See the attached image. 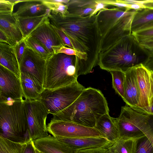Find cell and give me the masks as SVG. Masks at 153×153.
Returning a JSON list of instances; mask_svg holds the SVG:
<instances>
[{
    "label": "cell",
    "instance_id": "obj_36",
    "mask_svg": "<svg viewBox=\"0 0 153 153\" xmlns=\"http://www.w3.org/2000/svg\"><path fill=\"white\" fill-rule=\"evenodd\" d=\"M107 148H96L78 150L76 153H107Z\"/></svg>",
    "mask_w": 153,
    "mask_h": 153
},
{
    "label": "cell",
    "instance_id": "obj_18",
    "mask_svg": "<svg viewBox=\"0 0 153 153\" xmlns=\"http://www.w3.org/2000/svg\"><path fill=\"white\" fill-rule=\"evenodd\" d=\"M20 79L25 100H39L45 89L44 86L27 73L20 72Z\"/></svg>",
    "mask_w": 153,
    "mask_h": 153
},
{
    "label": "cell",
    "instance_id": "obj_14",
    "mask_svg": "<svg viewBox=\"0 0 153 153\" xmlns=\"http://www.w3.org/2000/svg\"><path fill=\"white\" fill-rule=\"evenodd\" d=\"M131 110L127 105L122 107L119 117L116 118L119 138L135 139L145 135L134 123Z\"/></svg>",
    "mask_w": 153,
    "mask_h": 153
},
{
    "label": "cell",
    "instance_id": "obj_1",
    "mask_svg": "<svg viewBox=\"0 0 153 153\" xmlns=\"http://www.w3.org/2000/svg\"><path fill=\"white\" fill-rule=\"evenodd\" d=\"M48 17L52 24L59 27L65 34L74 49L87 55L86 74L91 72L97 64L101 39L97 15L90 17L68 14L62 17L51 14Z\"/></svg>",
    "mask_w": 153,
    "mask_h": 153
},
{
    "label": "cell",
    "instance_id": "obj_21",
    "mask_svg": "<svg viewBox=\"0 0 153 153\" xmlns=\"http://www.w3.org/2000/svg\"><path fill=\"white\" fill-rule=\"evenodd\" d=\"M49 13H51V11L42 0H26L13 14L16 17H24L39 16Z\"/></svg>",
    "mask_w": 153,
    "mask_h": 153
},
{
    "label": "cell",
    "instance_id": "obj_23",
    "mask_svg": "<svg viewBox=\"0 0 153 153\" xmlns=\"http://www.w3.org/2000/svg\"><path fill=\"white\" fill-rule=\"evenodd\" d=\"M67 5L68 14L85 17L93 13L97 2L96 0H70Z\"/></svg>",
    "mask_w": 153,
    "mask_h": 153
},
{
    "label": "cell",
    "instance_id": "obj_45",
    "mask_svg": "<svg viewBox=\"0 0 153 153\" xmlns=\"http://www.w3.org/2000/svg\"><path fill=\"white\" fill-rule=\"evenodd\" d=\"M36 153H41L35 147Z\"/></svg>",
    "mask_w": 153,
    "mask_h": 153
},
{
    "label": "cell",
    "instance_id": "obj_31",
    "mask_svg": "<svg viewBox=\"0 0 153 153\" xmlns=\"http://www.w3.org/2000/svg\"><path fill=\"white\" fill-rule=\"evenodd\" d=\"M134 153H153V145L146 135L136 139Z\"/></svg>",
    "mask_w": 153,
    "mask_h": 153
},
{
    "label": "cell",
    "instance_id": "obj_34",
    "mask_svg": "<svg viewBox=\"0 0 153 153\" xmlns=\"http://www.w3.org/2000/svg\"><path fill=\"white\" fill-rule=\"evenodd\" d=\"M14 49L19 65L25 53L26 45L23 39L13 46Z\"/></svg>",
    "mask_w": 153,
    "mask_h": 153
},
{
    "label": "cell",
    "instance_id": "obj_24",
    "mask_svg": "<svg viewBox=\"0 0 153 153\" xmlns=\"http://www.w3.org/2000/svg\"><path fill=\"white\" fill-rule=\"evenodd\" d=\"M51 14V13H49L41 16L31 17H16L23 39L28 36L42 23Z\"/></svg>",
    "mask_w": 153,
    "mask_h": 153
},
{
    "label": "cell",
    "instance_id": "obj_44",
    "mask_svg": "<svg viewBox=\"0 0 153 153\" xmlns=\"http://www.w3.org/2000/svg\"><path fill=\"white\" fill-rule=\"evenodd\" d=\"M149 115H153V104L152 105V106Z\"/></svg>",
    "mask_w": 153,
    "mask_h": 153
},
{
    "label": "cell",
    "instance_id": "obj_33",
    "mask_svg": "<svg viewBox=\"0 0 153 153\" xmlns=\"http://www.w3.org/2000/svg\"><path fill=\"white\" fill-rule=\"evenodd\" d=\"M139 43L153 41V28L132 33Z\"/></svg>",
    "mask_w": 153,
    "mask_h": 153
},
{
    "label": "cell",
    "instance_id": "obj_5",
    "mask_svg": "<svg viewBox=\"0 0 153 153\" xmlns=\"http://www.w3.org/2000/svg\"><path fill=\"white\" fill-rule=\"evenodd\" d=\"M0 135L12 141L31 139L23 99L0 102Z\"/></svg>",
    "mask_w": 153,
    "mask_h": 153
},
{
    "label": "cell",
    "instance_id": "obj_2",
    "mask_svg": "<svg viewBox=\"0 0 153 153\" xmlns=\"http://www.w3.org/2000/svg\"><path fill=\"white\" fill-rule=\"evenodd\" d=\"M109 111L107 101L101 91L89 87L70 106L53 115L52 119L94 128L98 120Z\"/></svg>",
    "mask_w": 153,
    "mask_h": 153
},
{
    "label": "cell",
    "instance_id": "obj_47",
    "mask_svg": "<svg viewBox=\"0 0 153 153\" xmlns=\"http://www.w3.org/2000/svg\"><path fill=\"white\" fill-rule=\"evenodd\" d=\"M41 153V152H40Z\"/></svg>",
    "mask_w": 153,
    "mask_h": 153
},
{
    "label": "cell",
    "instance_id": "obj_9",
    "mask_svg": "<svg viewBox=\"0 0 153 153\" xmlns=\"http://www.w3.org/2000/svg\"><path fill=\"white\" fill-rule=\"evenodd\" d=\"M134 67L139 91V112L149 115L153 104V72L142 63Z\"/></svg>",
    "mask_w": 153,
    "mask_h": 153
},
{
    "label": "cell",
    "instance_id": "obj_19",
    "mask_svg": "<svg viewBox=\"0 0 153 153\" xmlns=\"http://www.w3.org/2000/svg\"><path fill=\"white\" fill-rule=\"evenodd\" d=\"M0 30L5 34L15 44L23 39L17 18L13 13L0 15Z\"/></svg>",
    "mask_w": 153,
    "mask_h": 153
},
{
    "label": "cell",
    "instance_id": "obj_8",
    "mask_svg": "<svg viewBox=\"0 0 153 153\" xmlns=\"http://www.w3.org/2000/svg\"><path fill=\"white\" fill-rule=\"evenodd\" d=\"M30 137L33 141L49 134L46 121L48 111L39 100H24Z\"/></svg>",
    "mask_w": 153,
    "mask_h": 153
},
{
    "label": "cell",
    "instance_id": "obj_43",
    "mask_svg": "<svg viewBox=\"0 0 153 153\" xmlns=\"http://www.w3.org/2000/svg\"><path fill=\"white\" fill-rule=\"evenodd\" d=\"M114 144L107 148V153H118Z\"/></svg>",
    "mask_w": 153,
    "mask_h": 153
},
{
    "label": "cell",
    "instance_id": "obj_39",
    "mask_svg": "<svg viewBox=\"0 0 153 153\" xmlns=\"http://www.w3.org/2000/svg\"><path fill=\"white\" fill-rule=\"evenodd\" d=\"M0 42L6 43L12 46H13L15 45L7 36L1 30H0Z\"/></svg>",
    "mask_w": 153,
    "mask_h": 153
},
{
    "label": "cell",
    "instance_id": "obj_46",
    "mask_svg": "<svg viewBox=\"0 0 153 153\" xmlns=\"http://www.w3.org/2000/svg\"><path fill=\"white\" fill-rule=\"evenodd\" d=\"M151 142L152 143L153 145V140H150Z\"/></svg>",
    "mask_w": 153,
    "mask_h": 153
},
{
    "label": "cell",
    "instance_id": "obj_7",
    "mask_svg": "<svg viewBox=\"0 0 153 153\" xmlns=\"http://www.w3.org/2000/svg\"><path fill=\"white\" fill-rule=\"evenodd\" d=\"M85 88L77 80L55 89H45L39 100L44 104L49 114L53 115L71 105Z\"/></svg>",
    "mask_w": 153,
    "mask_h": 153
},
{
    "label": "cell",
    "instance_id": "obj_28",
    "mask_svg": "<svg viewBox=\"0 0 153 153\" xmlns=\"http://www.w3.org/2000/svg\"><path fill=\"white\" fill-rule=\"evenodd\" d=\"M27 47L47 60L51 55L44 45L36 38L29 35L24 39Z\"/></svg>",
    "mask_w": 153,
    "mask_h": 153
},
{
    "label": "cell",
    "instance_id": "obj_15",
    "mask_svg": "<svg viewBox=\"0 0 153 153\" xmlns=\"http://www.w3.org/2000/svg\"><path fill=\"white\" fill-rule=\"evenodd\" d=\"M56 138L77 151L96 148H107L114 143L110 142L103 136Z\"/></svg>",
    "mask_w": 153,
    "mask_h": 153
},
{
    "label": "cell",
    "instance_id": "obj_40",
    "mask_svg": "<svg viewBox=\"0 0 153 153\" xmlns=\"http://www.w3.org/2000/svg\"><path fill=\"white\" fill-rule=\"evenodd\" d=\"M24 153H36L35 147L32 139L27 143Z\"/></svg>",
    "mask_w": 153,
    "mask_h": 153
},
{
    "label": "cell",
    "instance_id": "obj_10",
    "mask_svg": "<svg viewBox=\"0 0 153 153\" xmlns=\"http://www.w3.org/2000/svg\"><path fill=\"white\" fill-rule=\"evenodd\" d=\"M48 132L56 138L102 136L94 128L86 127L70 122L51 119Z\"/></svg>",
    "mask_w": 153,
    "mask_h": 153
},
{
    "label": "cell",
    "instance_id": "obj_42",
    "mask_svg": "<svg viewBox=\"0 0 153 153\" xmlns=\"http://www.w3.org/2000/svg\"><path fill=\"white\" fill-rule=\"evenodd\" d=\"M143 4L146 8L153 9V0L143 1Z\"/></svg>",
    "mask_w": 153,
    "mask_h": 153
},
{
    "label": "cell",
    "instance_id": "obj_20",
    "mask_svg": "<svg viewBox=\"0 0 153 153\" xmlns=\"http://www.w3.org/2000/svg\"><path fill=\"white\" fill-rule=\"evenodd\" d=\"M0 65L11 71L20 79L19 65L13 46L0 42Z\"/></svg>",
    "mask_w": 153,
    "mask_h": 153
},
{
    "label": "cell",
    "instance_id": "obj_26",
    "mask_svg": "<svg viewBox=\"0 0 153 153\" xmlns=\"http://www.w3.org/2000/svg\"><path fill=\"white\" fill-rule=\"evenodd\" d=\"M52 15L65 16L68 14L67 5L70 0H42Z\"/></svg>",
    "mask_w": 153,
    "mask_h": 153
},
{
    "label": "cell",
    "instance_id": "obj_6",
    "mask_svg": "<svg viewBox=\"0 0 153 153\" xmlns=\"http://www.w3.org/2000/svg\"><path fill=\"white\" fill-rule=\"evenodd\" d=\"M78 62L74 55L58 53L51 56L46 60L45 89H55L77 81Z\"/></svg>",
    "mask_w": 153,
    "mask_h": 153
},
{
    "label": "cell",
    "instance_id": "obj_12",
    "mask_svg": "<svg viewBox=\"0 0 153 153\" xmlns=\"http://www.w3.org/2000/svg\"><path fill=\"white\" fill-rule=\"evenodd\" d=\"M46 60L27 47L19 64L20 72L27 73L44 86Z\"/></svg>",
    "mask_w": 153,
    "mask_h": 153
},
{
    "label": "cell",
    "instance_id": "obj_13",
    "mask_svg": "<svg viewBox=\"0 0 153 153\" xmlns=\"http://www.w3.org/2000/svg\"><path fill=\"white\" fill-rule=\"evenodd\" d=\"M29 35L41 42L51 56L56 54L61 47L64 46L48 17Z\"/></svg>",
    "mask_w": 153,
    "mask_h": 153
},
{
    "label": "cell",
    "instance_id": "obj_4",
    "mask_svg": "<svg viewBox=\"0 0 153 153\" xmlns=\"http://www.w3.org/2000/svg\"><path fill=\"white\" fill-rule=\"evenodd\" d=\"M136 10L118 7L102 10L97 15L101 37L99 53L111 47L125 36L131 34V25Z\"/></svg>",
    "mask_w": 153,
    "mask_h": 153
},
{
    "label": "cell",
    "instance_id": "obj_3",
    "mask_svg": "<svg viewBox=\"0 0 153 153\" xmlns=\"http://www.w3.org/2000/svg\"><path fill=\"white\" fill-rule=\"evenodd\" d=\"M149 56L131 34L124 36L106 50L100 52L97 65L108 72H125L130 68L143 64Z\"/></svg>",
    "mask_w": 153,
    "mask_h": 153
},
{
    "label": "cell",
    "instance_id": "obj_37",
    "mask_svg": "<svg viewBox=\"0 0 153 153\" xmlns=\"http://www.w3.org/2000/svg\"><path fill=\"white\" fill-rule=\"evenodd\" d=\"M139 43L140 46L148 53L150 56H153V41Z\"/></svg>",
    "mask_w": 153,
    "mask_h": 153
},
{
    "label": "cell",
    "instance_id": "obj_41",
    "mask_svg": "<svg viewBox=\"0 0 153 153\" xmlns=\"http://www.w3.org/2000/svg\"><path fill=\"white\" fill-rule=\"evenodd\" d=\"M143 64L146 68L153 72V56H149Z\"/></svg>",
    "mask_w": 153,
    "mask_h": 153
},
{
    "label": "cell",
    "instance_id": "obj_38",
    "mask_svg": "<svg viewBox=\"0 0 153 153\" xmlns=\"http://www.w3.org/2000/svg\"><path fill=\"white\" fill-rule=\"evenodd\" d=\"M96 2L97 5L96 9L93 13L90 16V17L93 15H96L98 11L102 10L105 9L107 8V6L108 5V4H105L102 2L101 0H96Z\"/></svg>",
    "mask_w": 153,
    "mask_h": 153
},
{
    "label": "cell",
    "instance_id": "obj_32",
    "mask_svg": "<svg viewBox=\"0 0 153 153\" xmlns=\"http://www.w3.org/2000/svg\"><path fill=\"white\" fill-rule=\"evenodd\" d=\"M25 0H0V15L13 13L14 5L19 2H24Z\"/></svg>",
    "mask_w": 153,
    "mask_h": 153
},
{
    "label": "cell",
    "instance_id": "obj_25",
    "mask_svg": "<svg viewBox=\"0 0 153 153\" xmlns=\"http://www.w3.org/2000/svg\"><path fill=\"white\" fill-rule=\"evenodd\" d=\"M153 21V9L146 8L136 11L131 25V34Z\"/></svg>",
    "mask_w": 153,
    "mask_h": 153
},
{
    "label": "cell",
    "instance_id": "obj_30",
    "mask_svg": "<svg viewBox=\"0 0 153 153\" xmlns=\"http://www.w3.org/2000/svg\"><path fill=\"white\" fill-rule=\"evenodd\" d=\"M114 144L118 153H134L136 139L119 138Z\"/></svg>",
    "mask_w": 153,
    "mask_h": 153
},
{
    "label": "cell",
    "instance_id": "obj_16",
    "mask_svg": "<svg viewBox=\"0 0 153 153\" xmlns=\"http://www.w3.org/2000/svg\"><path fill=\"white\" fill-rule=\"evenodd\" d=\"M125 73V97L123 100L127 105L139 112V94L134 66L128 68Z\"/></svg>",
    "mask_w": 153,
    "mask_h": 153
},
{
    "label": "cell",
    "instance_id": "obj_35",
    "mask_svg": "<svg viewBox=\"0 0 153 153\" xmlns=\"http://www.w3.org/2000/svg\"><path fill=\"white\" fill-rule=\"evenodd\" d=\"M52 25L53 26L56 32L61 39L64 45L65 46H68L70 48L73 49V46L69 39L61 29L57 26Z\"/></svg>",
    "mask_w": 153,
    "mask_h": 153
},
{
    "label": "cell",
    "instance_id": "obj_27",
    "mask_svg": "<svg viewBox=\"0 0 153 153\" xmlns=\"http://www.w3.org/2000/svg\"><path fill=\"white\" fill-rule=\"evenodd\" d=\"M28 142H16L0 135V153H24Z\"/></svg>",
    "mask_w": 153,
    "mask_h": 153
},
{
    "label": "cell",
    "instance_id": "obj_17",
    "mask_svg": "<svg viewBox=\"0 0 153 153\" xmlns=\"http://www.w3.org/2000/svg\"><path fill=\"white\" fill-rule=\"evenodd\" d=\"M33 141L35 147L41 153H76L77 151L50 135Z\"/></svg>",
    "mask_w": 153,
    "mask_h": 153
},
{
    "label": "cell",
    "instance_id": "obj_22",
    "mask_svg": "<svg viewBox=\"0 0 153 153\" xmlns=\"http://www.w3.org/2000/svg\"><path fill=\"white\" fill-rule=\"evenodd\" d=\"M94 128L111 142L114 143L119 137L116 118L110 116L109 113L98 120Z\"/></svg>",
    "mask_w": 153,
    "mask_h": 153
},
{
    "label": "cell",
    "instance_id": "obj_29",
    "mask_svg": "<svg viewBox=\"0 0 153 153\" xmlns=\"http://www.w3.org/2000/svg\"><path fill=\"white\" fill-rule=\"evenodd\" d=\"M109 72L112 77V87L116 94L123 100L125 97V73L116 71Z\"/></svg>",
    "mask_w": 153,
    "mask_h": 153
},
{
    "label": "cell",
    "instance_id": "obj_11",
    "mask_svg": "<svg viewBox=\"0 0 153 153\" xmlns=\"http://www.w3.org/2000/svg\"><path fill=\"white\" fill-rule=\"evenodd\" d=\"M20 79L0 65V102L23 99Z\"/></svg>",
    "mask_w": 153,
    "mask_h": 153
}]
</instances>
